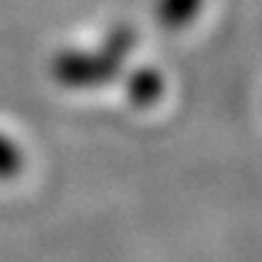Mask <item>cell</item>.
<instances>
[{
	"mask_svg": "<svg viewBox=\"0 0 262 262\" xmlns=\"http://www.w3.org/2000/svg\"><path fill=\"white\" fill-rule=\"evenodd\" d=\"M201 8V0H161V14L166 21H185Z\"/></svg>",
	"mask_w": 262,
	"mask_h": 262,
	"instance_id": "1",
	"label": "cell"
}]
</instances>
